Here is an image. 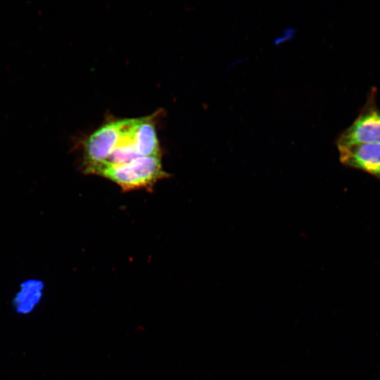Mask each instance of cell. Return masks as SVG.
Masks as SVG:
<instances>
[{"label": "cell", "mask_w": 380, "mask_h": 380, "mask_svg": "<svg viewBox=\"0 0 380 380\" xmlns=\"http://www.w3.org/2000/svg\"><path fill=\"white\" fill-rule=\"evenodd\" d=\"M87 173L104 177L125 191L151 187L158 180L168 176L162 168L160 156L139 157L122 165L103 164Z\"/></svg>", "instance_id": "obj_1"}, {"label": "cell", "mask_w": 380, "mask_h": 380, "mask_svg": "<svg viewBox=\"0 0 380 380\" xmlns=\"http://www.w3.org/2000/svg\"><path fill=\"white\" fill-rule=\"evenodd\" d=\"M375 89H372L367 101L353 122L336 139L338 148L363 143H380V110L376 103Z\"/></svg>", "instance_id": "obj_2"}, {"label": "cell", "mask_w": 380, "mask_h": 380, "mask_svg": "<svg viewBox=\"0 0 380 380\" xmlns=\"http://www.w3.org/2000/svg\"><path fill=\"white\" fill-rule=\"evenodd\" d=\"M120 120L108 123L87 139L84 147V172L106 163L120 135Z\"/></svg>", "instance_id": "obj_3"}, {"label": "cell", "mask_w": 380, "mask_h": 380, "mask_svg": "<svg viewBox=\"0 0 380 380\" xmlns=\"http://www.w3.org/2000/svg\"><path fill=\"white\" fill-rule=\"evenodd\" d=\"M340 161L363 171L380 182V143H363L338 148Z\"/></svg>", "instance_id": "obj_4"}, {"label": "cell", "mask_w": 380, "mask_h": 380, "mask_svg": "<svg viewBox=\"0 0 380 380\" xmlns=\"http://www.w3.org/2000/svg\"><path fill=\"white\" fill-rule=\"evenodd\" d=\"M134 142L140 157L159 156L156 129L148 118L139 119L134 131Z\"/></svg>", "instance_id": "obj_5"}]
</instances>
